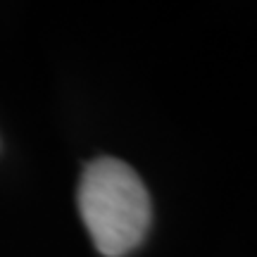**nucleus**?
<instances>
[{
  "label": "nucleus",
  "mask_w": 257,
  "mask_h": 257,
  "mask_svg": "<svg viewBox=\"0 0 257 257\" xmlns=\"http://www.w3.org/2000/svg\"><path fill=\"white\" fill-rule=\"evenodd\" d=\"M76 202L93 245L105 257L128 255L150 229V195L141 176L117 157H98L86 165Z\"/></svg>",
  "instance_id": "obj_1"
}]
</instances>
